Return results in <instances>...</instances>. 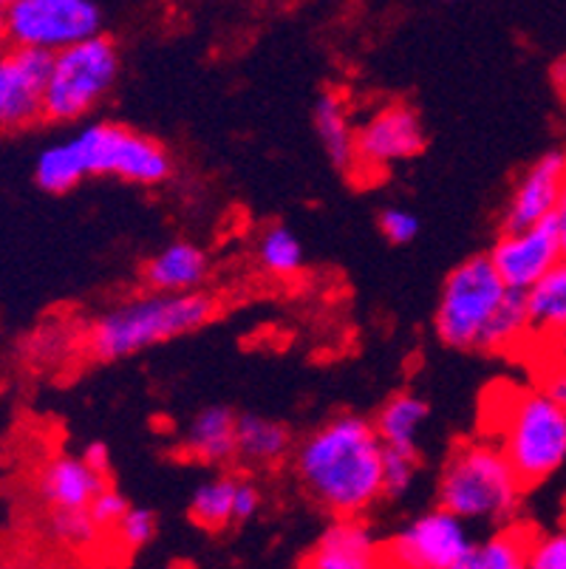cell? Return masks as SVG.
<instances>
[{"label":"cell","instance_id":"cell-1","mask_svg":"<svg viewBox=\"0 0 566 569\" xmlns=\"http://www.w3.org/2000/svg\"><path fill=\"white\" fill-rule=\"evenodd\" d=\"M383 445L374 422L342 413L300 439L295 479L329 516H366L383 499Z\"/></svg>","mask_w":566,"mask_h":569},{"label":"cell","instance_id":"cell-2","mask_svg":"<svg viewBox=\"0 0 566 569\" xmlns=\"http://www.w3.org/2000/svg\"><path fill=\"white\" fill-rule=\"evenodd\" d=\"M218 312L210 295L196 292H156L139 295L133 301L119 303L111 312L100 315L82 335V351L91 360L113 363L150 346L168 343L199 332Z\"/></svg>","mask_w":566,"mask_h":569},{"label":"cell","instance_id":"cell-3","mask_svg":"<svg viewBox=\"0 0 566 569\" xmlns=\"http://www.w3.org/2000/svg\"><path fill=\"white\" fill-rule=\"evenodd\" d=\"M524 482L505 451L490 442H461L439 476V507L465 521L510 525L524 499Z\"/></svg>","mask_w":566,"mask_h":569},{"label":"cell","instance_id":"cell-4","mask_svg":"<svg viewBox=\"0 0 566 569\" xmlns=\"http://www.w3.org/2000/svg\"><path fill=\"white\" fill-rule=\"evenodd\" d=\"M498 448L524 488L547 482L566 465V411L542 386L510 388L498 411Z\"/></svg>","mask_w":566,"mask_h":569},{"label":"cell","instance_id":"cell-5","mask_svg":"<svg viewBox=\"0 0 566 569\" xmlns=\"http://www.w3.org/2000/svg\"><path fill=\"white\" fill-rule=\"evenodd\" d=\"M119 49L106 34L80 40L51 54L43 117L57 126L80 122L119 80Z\"/></svg>","mask_w":566,"mask_h":569},{"label":"cell","instance_id":"cell-6","mask_svg":"<svg viewBox=\"0 0 566 569\" xmlns=\"http://www.w3.org/2000/svg\"><path fill=\"white\" fill-rule=\"evenodd\" d=\"M510 289L498 278L490 258L476 256L459 263L443 287L436 307V335L456 351H481L487 326Z\"/></svg>","mask_w":566,"mask_h":569},{"label":"cell","instance_id":"cell-7","mask_svg":"<svg viewBox=\"0 0 566 569\" xmlns=\"http://www.w3.org/2000/svg\"><path fill=\"white\" fill-rule=\"evenodd\" d=\"M69 144L86 179L113 176L122 182L153 188L168 182L173 173V159L162 144L119 122H93L69 137Z\"/></svg>","mask_w":566,"mask_h":569},{"label":"cell","instance_id":"cell-8","mask_svg":"<svg viewBox=\"0 0 566 569\" xmlns=\"http://www.w3.org/2000/svg\"><path fill=\"white\" fill-rule=\"evenodd\" d=\"M7 43L57 54L102 32L97 0H14L7 9Z\"/></svg>","mask_w":566,"mask_h":569},{"label":"cell","instance_id":"cell-9","mask_svg":"<svg viewBox=\"0 0 566 569\" xmlns=\"http://www.w3.org/2000/svg\"><path fill=\"white\" fill-rule=\"evenodd\" d=\"M474 538L467 521L439 507L417 516L386 545V563L405 569H467Z\"/></svg>","mask_w":566,"mask_h":569},{"label":"cell","instance_id":"cell-10","mask_svg":"<svg viewBox=\"0 0 566 569\" xmlns=\"http://www.w3.org/2000/svg\"><path fill=\"white\" fill-rule=\"evenodd\" d=\"M51 54L40 49L0 46V131H26L43 117Z\"/></svg>","mask_w":566,"mask_h":569},{"label":"cell","instance_id":"cell-11","mask_svg":"<svg viewBox=\"0 0 566 569\" xmlns=\"http://www.w3.org/2000/svg\"><path fill=\"white\" fill-rule=\"evenodd\" d=\"M425 151V128L411 106H386L357 131V170L380 173Z\"/></svg>","mask_w":566,"mask_h":569},{"label":"cell","instance_id":"cell-12","mask_svg":"<svg viewBox=\"0 0 566 569\" xmlns=\"http://www.w3.org/2000/svg\"><path fill=\"white\" fill-rule=\"evenodd\" d=\"M487 258L507 289L529 292L555 267L560 247L553 224L544 221V224L518 227V230H502Z\"/></svg>","mask_w":566,"mask_h":569},{"label":"cell","instance_id":"cell-13","mask_svg":"<svg viewBox=\"0 0 566 569\" xmlns=\"http://www.w3.org/2000/svg\"><path fill=\"white\" fill-rule=\"evenodd\" d=\"M566 188V151H549L529 164L507 199L502 230L544 224Z\"/></svg>","mask_w":566,"mask_h":569},{"label":"cell","instance_id":"cell-14","mask_svg":"<svg viewBox=\"0 0 566 569\" xmlns=\"http://www.w3.org/2000/svg\"><path fill=\"white\" fill-rule=\"evenodd\" d=\"M304 563L311 569H374L386 563V547L363 516H335Z\"/></svg>","mask_w":566,"mask_h":569},{"label":"cell","instance_id":"cell-15","mask_svg":"<svg viewBox=\"0 0 566 569\" xmlns=\"http://www.w3.org/2000/svg\"><path fill=\"white\" fill-rule=\"evenodd\" d=\"M108 488L106 470H97L86 462V457H51L43 468L38 470V490L40 501L49 510H88L93 496Z\"/></svg>","mask_w":566,"mask_h":569},{"label":"cell","instance_id":"cell-16","mask_svg":"<svg viewBox=\"0 0 566 569\" xmlns=\"http://www.w3.org/2000/svg\"><path fill=\"white\" fill-rule=\"evenodd\" d=\"M210 276V258L190 241H173L145 263V283L156 292H196Z\"/></svg>","mask_w":566,"mask_h":569},{"label":"cell","instance_id":"cell-17","mask_svg":"<svg viewBox=\"0 0 566 569\" xmlns=\"http://www.w3.org/2000/svg\"><path fill=\"white\" fill-rule=\"evenodd\" d=\"M238 417L225 406H210L196 413L187 426L181 448L201 465H227L236 459Z\"/></svg>","mask_w":566,"mask_h":569},{"label":"cell","instance_id":"cell-18","mask_svg":"<svg viewBox=\"0 0 566 569\" xmlns=\"http://www.w3.org/2000/svg\"><path fill=\"white\" fill-rule=\"evenodd\" d=\"M292 453V431L278 419L244 413L236 428V459L247 468H278Z\"/></svg>","mask_w":566,"mask_h":569},{"label":"cell","instance_id":"cell-19","mask_svg":"<svg viewBox=\"0 0 566 569\" xmlns=\"http://www.w3.org/2000/svg\"><path fill=\"white\" fill-rule=\"evenodd\" d=\"M315 131L326 157L337 170H357V131L346 100L335 91H326L315 106Z\"/></svg>","mask_w":566,"mask_h":569},{"label":"cell","instance_id":"cell-20","mask_svg":"<svg viewBox=\"0 0 566 569\" xmlns=\"http://www.w3.org/2000/svg\"><path fill=\"white\" fill-rule=\"evenodd\" d=\"M524 295H527L533 338L547 340L560 332L566 326V256H560L547 276Z\"/></svg>","mask_w":566,"mask_h":569},{"label":"cell","instance_id":"cell-21","mask_svg":"<svg viewBox=\"0 0 566 569\" xmlns=\"http://www.w3.org/2000/svg\"><path fill=\"white\" fill-rule=\"evenodd\" d=\"M428 402L417 395H394L386 406L380 408L374 428L380 433L383 445L388 448H417V439L428 422Z\"/></svg>","mask_w":566,"mask_h":569},{"label":"cell","instance_id":"cell-22","mask_svg":"<svg viewBox=\"0 0 566 569\" xmlns=\"http://www.w3.org/2000/svg\"><path fill=\"white\" fill-rule=\"evenodd\" d=\"M536 532H529L527 527L502 525L485 545H476L470 552L467 569H522L527 567L529 550H533Z\"/></svg>","mask_w":566,"mask_h":569},{"label":"cell","instance_id":"cell-23","mask_svg":"<svg viewBox=\"0 0 566 569\" xmlns=\"http://www.w3.org/2000/svg\"><path fill=\"white\" fill-rule=\"evenodd\" d=\"M236 476H216L199 485L190 499V519L207 532H221L236 525Z\"/></svg>","mask_w":566,"mask_h":569},{"label":"cell","instance_id":"cell-24","mask_svg":"<svg viewBox=\"0 0 566 569\" xmlns=\"http://www.w3.org/2000/svg\"><path fill=\"white\" fill-rule=\"evenodd\" d=\"M529 338H533V323H529L527 295L510 289L498 312L493 315L490 326H487L481 351H513L527 343Z\"/></svg>","mask_w":566,"mask_h":569},{"label":"cell","instance_id":"cell-25","mask_svg":"<svg viewBox=\"0 0 566 569\" xmlns=\"http://www.w3.org/2000/svg\"><path fill=\"white\" fill-rule=\"evenodd\" d=\"M82 179H86V176H82L80 164H77V157L75 151H71L69 139L49 144V148L38 157V164H34V182H38V188L46 190V193H69V190H75L77 184L82 182Z\"/></svg>","mask_w":566,"mask_h":569},{"label":"cell","instance_id":"cell-26","mask_svg":"<svg viewBox=\"0 0 566 569\" xmlns=\"http://www.w3.org/2000/svg\"><path fill=\"white\" fill-rule=\"evenodd\" d=\"M258 261L275 278H292L304 269V247L287 227H269L258 244Z\"/></svg>","mask_w":566,"mask_h":569},{"label":"cell","instance_id":"cell-27","mask_svg":"<svg viewBox=\"0 0 566 569\" xmlns=\"http://www.w3.org/2000/svg\"><path fill=\"white\" fill-rule=\"evenodd\" d=\"M49 532L57 545L69 547V550H91L100 541V525L91 519L88 510H51Z\"/></svg>","mask_w":566,"mask_h":569},{"label":"cell","instance_id":"cell-28","mask_svg":"<svg viewBox=\"0 0 566 569\" xmlns=\"http://www.w3.org/2000/svg\"><path fill=\"white\" fill-rule=\"evenodd\" d=\"M419 473L417 448H388L383 453V499L397 501L414 488Z\"/></svg>","mask_w":566,"mask_h":569},{"label":"cell","instance_id":"cell-29","mask_svg":"<svg viewBox=\"0 0 566 569\" xmlns=\"http://www.w3.org/2000/svg\"><path fill=\"white\" fill-rule=\"evenodd\" d=\"M111 532L122 550H142V547H148L156 536V516L150 513V510H145V507H128Z\"/></svg>","mask_w":566,"mask_h":569},{"label":"cell","instance_id":"cell-30","mask_svg":"<svg viewBox=\"0 0 566 569\" xmlns=\"http://www.w3.org/2000/svg\"><path fill=\"white\" fill-rule=\"evenodd\" d=\"M527 567L533 569H566V530L536 536L529 550Z\"/></svg>","mask_w":566,"mask_h":569},{"label":"cell","instance_id":"cell-31","mask_svg":"<svg viewBox=\"0 0 566 569\" xmlns=\"http://www.w3.org/2000/svg\"><path fill=\"white\" fill-rule=\"evenodd\" d=\"M380 232L391 244H411L419 232V219L405 207H386L380 213Z\"/></svg>","mask_w":566,"mask_h":569},{"label":"cell","instance_id":"cell-32","mask_svg":"<svg viewBox=\"0 0 566 569\" xmlns=\"http://www.w3.org/2000/svg\"><path fill=\"white\" fill-rule=\"evenodd\" d=\"M125 510H128V501H125V496L119 493V490H113L111 485L102 488L100 493L93 496L91 505H88V513H91V519L100 525L102 532L113 530L117 521L125 516Z\"/></svg>","mask_w":566,"mask_h":569},{"label":"cell","instance_id":"cell-33","mask_svg":"<svg viewBox=\"0 0 566 569\" xmlns=\"http://www.w3.org/2000/svg\"><path fill=\"white\" fill-rule=\"evenodd\" d=\"M261 510V490L247 479H238L236 488V525H247Z\"/></svg>","mask_w":566,"mask_h":569},{"label":"cell","instance_id":"cell-34","mask_svg":"<svg viewBox=\"0 0 566 569\" xmlns=\"http://www.w3.org/2000/svg\"><path fill=\"white\" fill-rule=\"evenodd\" d=\"M542 388L547 391V397H553L555 406H560L566 411V366H549L542 377Z\"/></svg>","mask_w":566,"mask_h":569},{"label":"cell","instance_id":"cell-35","mask_svg":"<svg viewBox=\"0 0 566 569\" xmlns=\"http://www.w3.org/2000/svg\"><path fill=\"white\" fill-rule=\"evenodd\" d=\"M549 224H553L555 238H558L560 256H566V188H564V193H560L558 204H555L553 216H549Z\"/></svg>","mask_w":566,"mask_h":569},{"label":"cell","instance_id":"cell-36","mask_svg":"<svg viewBox=\"0 0 566 569\" xmlns=\"http://www.w3.org/2000/svg\"><path fill=\"white\" fill-rule=\"evenodd\" d=\"M82 457H86L88 465H93L97 470H108V448L102 442H91L82 451Z\"/></svg>","mask_w":566,"mask_h":569},{"label":"cell","instance_id":"cell-37","mask_svg":"<svg viewBox=\"0 0 566 569\" xmlns=\"http://www.w3.org/2000/svg\"><path fill=\"white\" fill-rule=\"evenodd\" d=\"M547 343L553 346V363H560L566 366V326L560 329V332H555L553 338H547Z\"/></svg>","mask_w":566,"mask_h":569},{"label":"cell","instance_id":"cell-38","mask_svg":"<svg viewBox=\"0 0 566 569\" xmlns=\"http://www.w3.org/2000/svg\"><path fill=\"white\" fill-rule=\"evenodd\" d=\"M0 46H7V14L0 12Z\"/></svg>","mask_w":566,"mask_h":569},{"label":"cell","instance_id":"cell-39","mask_svg":"<svg viewBox=\"0 0 566 569\" xmlns=\"http://www.w3.org/2000/svg\"><path fill=\"white\" fill-rule=\"evenodd\" d=\"M12 3H14V0H0V12H7V9L12 7Z\"/></svg>","mask_w":566,"mask_h":569}]
</instances>
